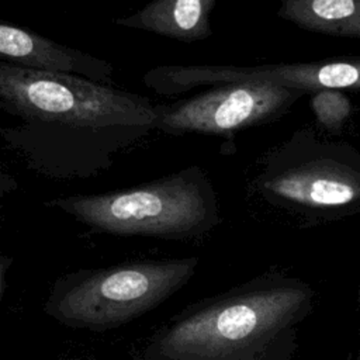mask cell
<instances>
[{
	"label": "cell",
	"mask_w": 360,
	"mask_h": 360,
	"mask_svg": "<svg viewBox=\"0 0 360 360\" xmlns=\"http://www.w3.org/2000/svg\"><path fill=\"white\" fill-rule=\"evenodd\" d=\"M156 125V104L145 96L0 62V138L41 176L96 177Z\"/></svg>",
	"instance_id": "6da1fadb"
},
{
	"label": "cell",
	"mask_w": 360,
	"mask_h": 360,
	"mask_svg": "<svg viewBox=\"0 0 360 360\" xmlns=\"http://www.w3.org/2000/svg\"><path fill=\"white\" fill-rule=\"evenodd\" d=\"M314 295L301 280L266 276L176 323L159 350L176 360H287Z\"/></svg>",
	"instance_id": "7a4b0ae2"
},
{
	"label": "cell",
	"mask_w": 360,
	"mask_h": 360,
	"mask_svg": "<svg viewBox=\"0 0 360 360\" xmlns=\"http://www.w3.org/2000/svg\"><path fill=\"white\" fill-rule=\"evenodd\" d=\"M45 204L115 235L186 238L217 221L214 188L197 165L129 188L55 197Z\"/></svg>",
	"instance_id": "3957f363"
},
{
	"label": "cell",
	"mask_w": 360,
	"mask_h": 360,
	"mask_svg": "<svg viewBox=\"0 0 360 360\" xmlns=\"http://www.w3.org/2000/svg\"><path fill=\"white\" fill-rule=\"evenodd\" d=\"M260 190L285 207L321 214L360 211V152L305 135L294 138L266 163Z\"/></svg>",
	"instance_id": "277c9868"
},
{
	"label": "cell",
	"mask_w": 360,
	"mask_h": 360,
	"mask_svg": "<svg viewBox=\"0 0 360 360\" xmlns=\"http://www.w3.org/2000/svg\"><path fill=\"white\" fill-rule=\"evenodd\" d=\"M197 259L139 263L94 274L58 304V314L69 323L108 328L127 322L160 304L194 273Z\"/></svg>",
	"instance_id": "5b68a950"
},
{
	"label": "cell",
	"mask_w": 360,
	"mask_h": 360,
	"mask_svg": "<svg viewBox=\"0 0 360 360\" xmlns=\"http://www.w3.org/2000/svg\"><path fill=\"white\" fill-rule=\"evenodd\" d=\"M307 91L264 82L207 87L170 104H156V131L169 135H229L281 117Z\"/></svg>",
	"instance_id": "8992f818"
},
{
	"label": "cell",
	"mask_w": 360,
	"mask_h": 360,
	"mask_svg": "<svg viewBox=\"0 0 360 360\" xmlns=\"http://www.w3.org/2000/svg\"><path fill=\"white\" fill-rule=\"evenodd\" d=\"M233 82H264L276 86L316 91L322 89L360 90V58H338L301 63L259 66L160 65L142 76L146 89L158 96L174 97L194 89Z\"/></svg>",
	"instance_id": "52a82bcc"
},
{
	"label": "cell",
	"mask_w": 360,
	"mask_h": 360,
	"mask_svg": "<svg viewBox=\"0 0 360 360\" xmlns=\"http://www.w3.org/2000/svg\"><path fill=\"white\" fill-rule=\"evenodd\" d=\"M0 62L21 68L69 73L112 86L114 68L84 51L66 46L27 27L0 20Z\"/></svg>",
	"instance_id": "ba28073f"
},
{
	"label": "cell",
	"mask_w": 360,
	"mask_h": 360,
	"mask_svg": "<svg viewBox=\"0 0 360 360\" xmlns=\"http://www.w3.org/2000/svg\"><path fill=\"white\" fill-rule=\"evenodd\" d=\"M215 3L217 0H152L112 22L190 44L212 35L210 15Z\"/></svg>",
	"instance_id": "9c48e42d"
},
{
	"label": "cell",
	"mask_w": 360,
	"mask_h": 360,
	"mask_svg": "<svg viewBox=\"0 0 360 360\" xmlns=\"http://www.w3.org/2000/svg\"><path fill=\"white\" fill-rule=\"evenodd\" d=\"M278 15L307 31L360 39V0H281Z\"/></svg>",
	"instance_id": "30bf717a"
},
{
	"label": "cell",
	"mask_w": 360,
	"mask_h": 360,
	"mask_svg": "<svg viewBox=\"0 0 360 360\" xmlns=\"http://www.w3.org/2000/svg\"><path fill=\"white\" fill-rule=\"evenodd\" d=\"M311 108L319 124L329 131L338 132L350 115L352 103L342 90L322 89L314 91Z\"/></svg>",
	"instance_id": "8fae6325"
},
{
	"label": "cell",
	"mask_w": 360,
	"mask_h": 360,
	"mask_svg": "<svg viewBox=\"0 0 360 360\" xmlns=\"http://www.w3.org/2000/svg\"><path fill=\"white\" fill-rule=\"evenodd\" d=\"M18 187L17 180L3 169V166L0 165V195L10 193L13 190H15Z\"/></svg>",
	"instance_id": "7c38bea8"
},
{
	"label": "cell",
	"mask_w": 360,
	"mask_h": 360,
	"mask_svg": "<svg viewBox=\"0 0 360 360\" xmlns=\"http://www.w3.org/2000/svg\"><path fill=\"white\" fill-rule=\"evenodd\" d=\"M7 260L4 257H0V291H1V284H3V274L6 271V266H7Z\"/></svg>",
	"instance_id": "4fadbf2b"
},
{
	"label": "cell",
	"mask_w": 360,
	"mask_h": 360,
	"mask_svg": "<svg viewBox=\"0 0 360 360\" xmlns=\"http://www.w3.org/2000/svg\"><path fill=\"white\" fill-rule=\"evenodd\" d=\"M357 360H360V281H359V353Z\"/></svg>",
	"instance_id": "5bb4252c"
}]
</instances>
